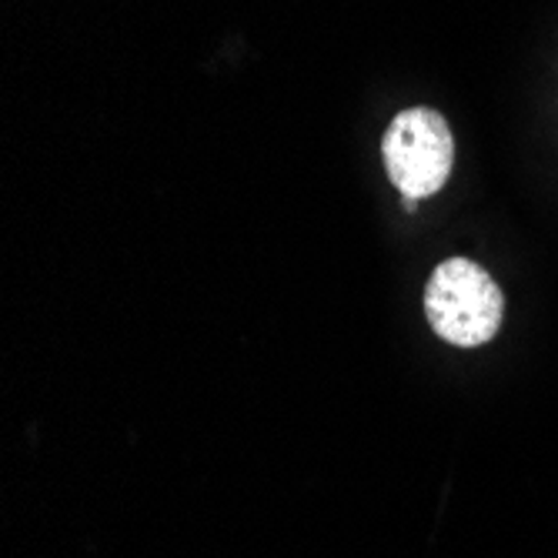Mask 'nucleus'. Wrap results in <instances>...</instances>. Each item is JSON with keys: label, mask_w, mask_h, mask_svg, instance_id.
Wrapping results in <instances>:
<instances>
[{"label": "nucleus", "mask_w": 558, "mask_h": 558, "mask_svg": "<svg viewBox=\"0 0 558 558\" xmlns=\"http://www.w3.org/2000/svg\"><path fill=\"white\" fill-rule=\"evenodd\" d=\"M425 315L441 341L478 348L501 328L505 298L482 265L472 258H448L428 278Z\"/></svg>", "instance_id": "1"}, {"label": "nucleus", "mask_w": 558, "mask_h": 558, "mask_svg": "<svg viewBox=\"0 0 558 558\" xmlns=\"http://www.w3.org/2000/svg\"><path fill=\"white\" fill-rule=\"evenodd\" d=\"M381 158L391 184L404 197H428L445 187L454 161L448 121L432 108L401 111L381 141Z\"/></svg>", "instance_id": "2"}]
</instances>
